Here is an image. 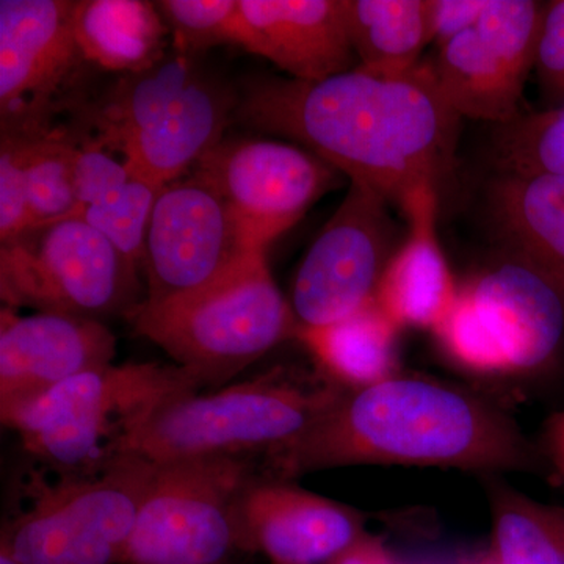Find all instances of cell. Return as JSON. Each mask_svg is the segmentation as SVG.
Masks as SVG:
<instances>
[{
	"mask_svg": "<svg viewBox=\"0 0 564 564\" xmlns=\"http://www.w3.org/2000/svg\"><path fill=\"white\" fill-rule=\"evenodd\" d=\"M239 95L192 55H166L126 74L80 109L91 141L118 152L137 176L163 188L184 177L236 120Z\"/></svg>",
	"mask_w": 564,
	"mask_h": 564,
	"instance_id": "cell-3",
	"label": "cell"
},
{
	"mask_svg": "<svg viewBox=\"0 0 564 564\" xmlns=\"http://www.w3.org/2000/svg\"><path fill=\"white\" fill-rule=\"evenodd\" d=\"M199 389L176 364H109L0 417L43 466L96 473L131 456L137 434L163 404Z\"/></svg>",
	"mask_w": 564,
	"mask_h": 564,
	"instance_id": "cell-5",
	"label": "cell"
},
{
	"mask_svg": "<svg viewBox=\"0 0 564 564\" xmlns=\"http://www.w3.org/2000/svg\"><path fill=\"white\" fill-rule=\"evenodd\" d=\"M359 68L399 76L417 68L430 41L429 0H345Z\"/></svg>",
	"mask_w": 564,
	"mask_h": 564,
	"instance_id": "cell-24",
	"label": "cell"
},
{
	"mask_svg": "<svg viewBox=\"0 0 564 564\" xmlns=\"http://www.w3.org/2000/svg\"><path fill=\"white\" fill-rule=\"evenodd\" d=\"M433 333L445 355L470 372H534L563 343L564 300L540 273L510 258L462 285Z\"/></svg>",
	"mask_w": 564,
	"mask_h": 564,
	"instance_id": "cell-9",
	"label": "cell"
},
{
	"mask_svg": "<svg viewBox=\"0 0 564 564\" xmlns=\"http://www.w3.org/2000/svg\"><path fill=\"white\" fill-rule=\"evenodd\" d=\"M440 188L423 185L403 203L410 234L386 267L377 303L400 328L434 332L451 313L458 285L437 239Z\"/></svg>",
	"mask_w": 564,
	"mask_h": 564,
	"instance_id": "cell-19",
	"label": "cell"
},
{
	"mask_svg": "<svg viewBox=\"0 0 564 564\" xmlns=\"http://www.w3.org/2000/svg\"><path fill=\"white\" fill-rule=\"evenodd\" d=\"M496 152L500 172L564 176V106L499 126Z\"/></svg>",
	"mask_w": 564,
	"mask_h": 564,
	"instance_id": "cell-27",
	"label": "cell"
},
{
	"mask_svg": "<svg viewBox=\"0 0 564 564\" xmlns=\"http://www.w3.org/2000/svg\"><path fill=\"white\" fill-rule=\"evenodd\" d=\"M74 2H0V117L2 131L51 129L63 98L88 63L74 35Z\"/></svg>",
	"mask_w": 564,
	"mask_h": 564,
	"instance_id": "cell-15",
	"label": "cell"
},
{
	"mask_svg": "<svg viewBox=\"0 0 564 564\" xmlns=\"http://www.w3.org/2000/svg\"><path fill=\"white\" fill-rule=\"evenodd\" d=\"M388 203L381 193L351 182L293 278L291 306L300 328L332 325L375 302L395 252Z\"/></svg>",
	"mask_w": 564,
	"mask_h": 564,
	"instance_id": "cell-12",
	"label": "cell"
},
{
	"mask_svg": "<svg viewBox=\"0 0 564 564\" xmlns=\"http://www.w3.org/2000/svg\"><path fill=\"white\" fill-rule=\"evenodd\" d=\"M236 120L303 144L402 209L417 188L443 184L462 118L444 98L432 63H421L399 76L356 66L318 82H250Z\"/></svg>",
	"mask_w": 564,
	"mask_h": 564,
	"instance_id": "cell-1",
	"label": "cell"
},
{
	"mask_svg": "<svg viewBox=\"0 0 564 564\" xmlns=\"http://www.w3.org/2000/svg\"><path fill=\"white\" fill-rule=\"evenodd\" d=\"M237 547L273 564H333L367 536L355 508L304 491L263 470L240 494Z\"/></svg>",
	"mask_w": 564,
	"mask_h": 564,
	"instance_id": "cell-16",
	"label": "cell"
},
{
	"mask_svg": "<svg viewBox=\"0 0 564 564\" xmlns=\"http://www.w3.org/2000/svg\"><path fill=\"white\" fill-rule=\"evenodd\" d=\"M117 339L102 322L57 313L0 311V414L69 378L113 364Z\"/></svg>",
	"mask_w": 564,
	"mask_h": 564,
	"instance_id": "cell-17",
	"label": "cell"
},
{
	"mask_svg": "<svg viewBox=\"0 0 564 564\" xmlns=\"http://www.w3.org/2000/svg\"><path fill=\"white\" fill-rule=\"evenodd\" d=\"M234 44L295 80L356 68L345 0H239Z\"/></svg>",
	"mask_w": 564,
	"mask_h": 564,
	"instance_id": "cell-18",
	"label": "cell"
},
{
	"mask_svg": "<svg viewBox=\"0 0 564 564\" xmlns=\"http://www.w3.org/2000/svg\"><path fill=\"white\" fill-rule=\"evenodd\" d=\"M162 188L137 176L95 141L80 139L76 159V209L141 270L144 237Z\"/></svg>",
	"mask_w": 564,
	"mask_h": 564,
	"instance_id": "cell-21",
	"label": "cell"
},
{
	"mask_svg": "<svg viewBox=\"0 0 564 564\" xmlns=\"http://www.w3.org/2000/svg\"><path fill=\"white\" fill-rule=\"evenodd\" d=\"M128 321L202 388L228 383L276 345L296 339L300 329L270 272L267 251L181 299L143 302Z\"/></svg>",
	"mask_w": 564,
	"mask_h": 564,
	"instance_id": "cell-6",
	"label": "cell"
},
{
	"mask_svg": "<svg viewBox=\"0 0 564 564\" xmlns=\"http://www.w3.org/2000/svg\"><path fill=\"white\" fill-rule=\"evenodd\" d=\"M193 173L220 192L263 248L302 220L343 174L295 144L252 139L221 140Z\"/></svg>",
	"mask_w": 564,
	"mask_h": 564,
	"instance_id": "cell-14",
	"label": "cell"
},
{
	"mask_svg": "<svg viewBox=\"0 0 564 564\" xmlns=\"http://www.w3.org/2000/svg\"><path fill=\"white\" fill-rule=\"evenodd\" d=\"M543 13L533 0H489L477 24L440 47L434 76L459 118L503 126L521 115Z\"/></svg>",
	"mask_w": 564,
	"mask_h": 564,
	"instance_id": "cell-13",
	"label": "cell"
},
{
	"mask_svg": "<svg viewBox=\"0 0 564 564\" xmlns=\"http://www.w3.org/2000/svg\"><path fill=\"white\" fill-rule=\"evenodd\" d=\"M139 272L107 237L76 217L32 226L0 247V295L11 310L128 318L143 303Z\"/></svg>",
	"mask_w": 564,
	"mask_h": 564,
	"instance_id": "cell-8",
	"label": "cell"
},
{
	"mask_svg": "<svg viewBox=\"0 0 564 564\" xmlns=\"http://www.w3.org/2000/svg\"><path fill=\"white\" fill-rule=\"evenodd\" d=\"M261 251L267 248L256 242L220 192L192 173L165 185L152 207L141 259L143 302H172L199 291Z\"/></svg>",
	"mask_w": 564,
	"mask_h": 564,
	"instance_id": "cell-11",
	"label": "cell"
},
{
	"mask_svg": "<svg viewBox=\"0 0 564 564\" xmlns=\"http://www.w3.org/2000/svg\"><path fill=\"white\" fill-rule=\"evenodd\" d=\"M345 391L317 367L281 364L220 391L163 404L137 434L131 456L155 464L204 456L269 462L306 436Z\"/></svg>",
	"mask_w": 564,
	"mask_h": 564,
	"instance_id": "cell-4",
	"label": "cell"
},
{
	"mask_svg": "<svg viewBox=\"0 0 564 564\" xmlns=\"http://www.w3.org/2000/svg\"><path fill=\"white\" fill-rule=\"evenodd\" d=\"M333 564H403L400 563L392 552L386 547L381 538L367 534L358 544L352 545L350 551L345 552L340 558Z\"/></svg>",
	"mask_w": 564,
	"mask_h": 564,
	"instance_id": "cell-32",
	"label": "cell"
},
{
	"mask_svg": "<svg viewBox=\"0 0 564 564\" xmlns=\"http://www.w3.org/2000/svg\"><path fill=\"white\" fill-rule=\"evenodd\" d=\"M466 564H494L491 562V558H489V555L486 554L484 556H480V558H475L473 562L466 563Z\"/></svg>",
	"mask_w": 564,
	"mask_h": 564,
	"instance_id": "cell-35",
	"label": "cell"
},
{
	"mask_svg": "<svg viewBox=\"0 0 564 564\" xmlns=\"http://www.w3.org/2000/svg\"><path fill=\"white\" fill-rule=\"evenodd\" d=\"M24 158V140L20 133L2 131V140H0V240L2 243L32 228Z\"/></svg>",
	"mask_w": 564,
	"mask_h": 564,
	"instance_id": "cell-29",
	"label": "cell"
},
{
	"mask_svg": "<svg viewBox=\"0 0 564 564\" xmlns=\"http://www.w3.org/2000/svg\"><path fill=\"white\" fill-rule=\"evenodd\" d=\"M492 207L511 259L540 273L564 300V176L500 172Z\"/></svg>",
	"mask_w": 564,
	"mask_h": 564,
	"instance_id": "cell-20",
	"label": "cell"
},
{
	"mask_svg": "<svg viewBox=\"0 0 564 564\" xmlns=\"http://www.w3.org/2000/svg\"><path fill=\"white\" fill-rule=\"evenodd\" d=\"M489 0H429L430 41L437 50L484 17Z\"/></svg>",
	"mask_w": 564,
	"mask_h": 564,
	"instance_id": "cell-31",
	"label": "cell"
},
{
	"mask_svg": "<svg viewBox=\"0 0 564 564\" xmlns=\"http://www.w3.org/2000/svg\"><path fill=\"white\" fill-rule=\"evenodd\" d=\"M545 444L556 473L564 481V411L552 415L545 429Z\"/></svg>",
	"mask_w": 564,
	"mask_h": 564,
	"instance_id": "cell-33",
	"label": "cell"
},
{
	"mask_svg": "<svg viewBox=\"0 0 564 564\" xmlns=\"http://www.w3.org/2000/svg\"><path fill=\"white\" fill-rule=\"evenodd\" d=\"M494 564H564V510L529 499L499 481L489 484Z\"/></svg>",
	"mask_w": 564,
	"mask_h": 564,
	"instance_id": "cell-25",
	"label": "cell"
},
{
	"mask_svg": "<svg viewBox=\"0 0 564 564\" xmlns=\"http://www.w3.org/2000/svg\"><path fill=\"white\" fill-rule=\"evenodd\" d=\"M18 133L24 140L32 226L69 218L76 209V159L80 137L52 128Z\"/></svg>",
	"mask_w": 564,
	"mask_h": 564,
	"instance_id": "cell-26",
	"label": "cell"
},
{
	"mask_svg": "<svg viewBox=\"0 0 564 564\" xmlns=\"http://www.w3.org/2000/svg\"><path fill=\"white\" fill-rule=\"evenodd\" d=\"M74 35L82 57L107 73H140L169 55L172 36L155 2H74Z\"/></svg>",
	"mask_w": 564,
	"mask_h": 564,
	"instance_id": "cell-22",
	"label": "cell"
},
{
	"mask_svg": "<svg viewBox=\"0 0 564 564\" xmlns=\"http://www.w3.org/2000/svg\"><path fill=\"white\" fill-rule=\"evenodd\" d=\"M181 54H198L234 44L239 0H162L155 2Z\"/></svg>",
	"mask_w": 564,
	"mask_h": 564,
	"instance_id": "cell-28",
	"label": "cell"
},
{
	"mask_svg": "<svg viewBox=\"0 0 564 564\" xmlns=\"http://www.w3.org/2000/svg\"><path fill=\"white\" fill-rule=\"evenodd\" d=\"M400 329L375 300L344 321L300 328L296 339L329 380L358 391L399 375Z\"/></svg>",
	"mask_w": 564,
	"mask_h": 564,
	"instance_id": "cell-23",
	"label": "cell"
},
{
	"mask_svg": "<svg viewBox=\"0 0 564 564\" xmlns=\"http://www.w3.org/2000/svg\"><path fill=\"white\" fill-rule=\"evenodd\" d=\"M358 464L505 473L533 469L534 455L518 426L473 393L395 375L345 391L306 436L263 466L272 477L292 481Z\"/></svg>",
	"mask_w": 564,
	"mask_h": 564,
	"instance_id": "cell-2",
	"label": "cell"
},
{
	"mask_svg": "<svg viewBox=\"0 0 564 564\" xmlns=\"http://www.w3.org/2000/svg\"><path fill=\"white\" fill-rule=\"evenodd\" d=\"M0 564H20L17 562V560L11 558L9 554H6V552L0 551Z\"/></svg>",
	"mask_w": 564,
	"mask_h": 564,
	"instance_id": "cell-34",
	"label": "cell"
},
{
	"mask_svg": "<svg viewBox=\"0 0 564 564\" xmlns=\"http://www.w3.org/2000/svg\"><path fill=\"white\" fill-rule=\"evenodd\" d=\"M534 69L552 107L564 106V0L544 6Z\"/></svg>",
	"mask_w": 564,
	"mask_h": 564,
	"instance_id": "cell-30",
	"label": "cell"
},
{
	"mask_svg": "<svg viewBox=\"0 0 564 564\" xmlns=\"http://www.w3.org/2000/svg\"><path fill=\"white\" fill-rule=\"evenodd\" d=\"M152 470L139 456L96 473L31 470L0 551L20 564L120 563Z\"/></svg>",
	"mask_w": 564,
	"mask_h": 564,
	"instance_id": "cell-7",
	"label": "cell"
},
{
	"mask_svg": "<svg viewBox=\"0 0 564 564\" xmlns=\"http://www.w3.org/2000/svg\"><path fill=\"white\" fill-rule=\"evenodd\" d=\"M121 564H220L237 547L240 494L262 459L204 456L152 463Z\"/></svg>",
	"mask_w": 564,
	"mask_h": 564,
	"instance_id": "cell-10",
	"label": "cell"
}]
</instances>
